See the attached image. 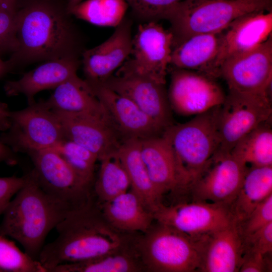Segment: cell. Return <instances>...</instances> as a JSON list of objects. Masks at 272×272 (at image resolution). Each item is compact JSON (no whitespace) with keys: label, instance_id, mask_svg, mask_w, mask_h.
Here are the masks:
<instances>
[{"label":"cell","instance_id":"36","mask_svg":"<svg viewBox=\"0 0 272 272\" xmlns=\"http://www.w3.org/2000/svg\"><path fill=\"white\" fill-rule=\"evenodd\" d=\"M16 11L0 5V54L8 52L13 53L17 49Z\"/></svg>","mask_w":272,"mask_h":272},{"label":"cell","instance_id":"31","mask_svg":"<svg viewBox=\"0 0 272 272\" xmlns=\"http://www.w3.org/2000/svg\"><path fill=\"white\" fill-rule=\"evenodd\" d=\"M128 7L124 0H86L74 7L70 14L96 26L115 27Z\"/></svg>","mask_w":272,"mask_h":272},{"label":"cell","instance_id":"34","mask_svg":"<svg viewBox=\"0 0 272 272\" xmlns=\"http://www.w3.org/2000/svg\"><path fill=\"white\" fill-rule=\"evenodd\" d=\"M134 15L145 22L164 19L166 12L183 0H124Z\"/></svg>","mask_w":272,"mask_h":272},{"label":"cell","instance_id":"9","mask_svg":"<svg viewBox=\"0 0 272 272\" xmlns=\"http://www.w3.org/2000/svg\"><path fill=\"white\" fill-rule=\"evenodd\" d=\"M33 164L32 170L41 188L72 210L92 198V186L84 181L56 152L48 149L27 153Z\"/></svg>","mask_w":272,"mask_h":272},{"label":"cell","instance_id":"20","mask_svg":"<svg viewBox=\"0 0 272 272\" xmlns=\"http://www.w3.org/2000/svg\"><path fill=\"white\" fill-rule=\"evenodd\" d=\"M198 240L201 256L199 271H239L244 246L236 223Z\"/></svg>","mask_w":272,"mask_h":272},{"label":"cell","instance_id":"37","mask_svg":"<svg viewBox=\"0 0 272 272\" xmlns=\"http://www.w3.org/2000/svg\"><path fill=\"white\" fill-rule=\"evenodd\" d=\"M244 251L265 255L272 251V222L243 238Z\"/></svg>","mask_w":272,"mask_h":272},{"label":"cell","instance_id":"4","mask_svg":"<svg viewBox=\"0 0 272 272\" xmlns=\"http://www.w3.org/2000/svg\"><path fill=\"white\" fill-rule=\"evenodd\" d=\"M261 11H271V0H183L164 19L171 25L173 49L193 35L221 32L239 17Z\"/></svg>","mask_w":272,"mask_h":272},{"label":"cell","instance_id":"44","mask_svg":"<svg viewBox=\"0 0 272 272\" xmlns=\"http://www.w3.org/2000/svg\"><path fill=\"white\" fill-rule=\"evenodd\" d=\"M83 0H68L66 10L70 14V11L76 5L82 2Z\"/></svg>","mask_w":272,"mask_h":272},{"label":"cell","instance_id":"10","mask_svg":"<svg viewBox=\"0 0 272 272\" xmlns=\"http://www.w3.org/2000/svg\"><path fill=\"white\" fill-rule=\"evenodd\" d=\"M173 36L155 21L139 25L132 38L131 53L117 70L145 77L166 84Z\"/></svg>","mask_w":272,"mask_h":272},{"label":"cell","instance_id":"11","mask_svg":"<svg viewBox=\"0 0 272 272\" xmlns=\"http://www.w3.org/2000/svg\"><path fill=\"white\" fill-rule=\"evenodd\" d=\"M154 221L197 239L236 223L229 205L192 200L170 206L160 203L152 212Z\"/></svg>","mask_w":272,"mask_h":272},{"label":"cell","instance_id":"33","mask_svg":"<svg viewBox=\"0 0 272 272\" xmlns=\"http://www.w3.org/2000/svg\"><path fill=\"white\" fill-rule=\"evenodd\" d=\"M47 272L40 262L0 234V272Z\"/></svg>","mask_w":272,"mask_h":272},{"label":"cell","instance_id":"22","mask_svg":"<svg viewBox=\"0 0 272 272\" xmlns=\"http://www.w3.org/2000/svg\"><path fill=\"white\" fill-rule=\"evenodd\" d=\"M80 61L78 57H67L46 61L25 73L19 79L9 81L4 86L9 96L24 95L28 104L34 102L39 92L54 89L61 84L78 77Z\"/></svg>","mask_w":272,"mask_h":272},{"label":"cell","instance_id":"17","mask_svg":"<svg viewBox=\"0 0 272 272\" xmlns=\"http://www.w3.org/2000/svg\"><path fill=\"white\" fill-rule=\"evenodd\" d=\"M272 11H257L239 17L223 31L221 44L213 64L215 79L227 59L250 51L271 36Z\"/></svg>","mask_w":272,"mask_h":272},{"label":"cell","instance_id":"5","mask_svg":"<svg viewBox=\"0 0 272 272\" xmlns=\"http://www.w3.org/2000/svg\"><path fill=\"white\" fill-rule=\"evenodd\" d=\"M219 106L196 115L185 123L173 124L163 133L170 144L182 180L189 191L219 149L217 128Z\"/></svg>","mask_w":272,"mask_h":272},{"label":"cell","instance_id":"27","mask_svg":"<svg viewBox=\"0 0 272 272\" xmlns=\"http://www.w3.org/2000/svg\"><path fill=\"white\" fill-rule=\"evenodd\" d=\"M272 194V166L248 168L240 189L231 206L236 223L245 220L253 210Z\"/></svg>","mask_w":272,"mask_h":272},{"label":"cell","instance_id":"42","mask_svg":"<svg viewBox=\"0 0 272 272\" xmlns=\"http://www.w3.org/2000/svg\"><path fill=\"white\" fill-rule=\"evenodd\" d=\"M0 5L11 11H16L17 0H0Z\"/></svg>","mask_w":272,"mask_h":272},{"label":"cell","instance_id":"13","mask_svg":"<svg viewBox=\"0 0 272 272\" xmlns=\"http://www.w3.org/2000/svg\"><path fill=\"white\" fill-rule=\"evenodd\" d=\"M202 73L172 67L168 97L172 110L196 115L221 105L226 95L220 85Z\"/></svg>","mask_w":272,"mask_h":272},{"label":"cell","instance_id":"32","mask_svg":"<svg viewBox=\"0 0 272 272\" xmlns=\"http://www.w3.org/2000/svg\"><path fill=\"white\" fill-rule=\"evenodd\" d=\"M58 154L86 183L93 186L97 156L84 147L64 139L50 148Z\"/></svg>","mask_w":272,"mask_h":272},{"label":"cell","instance_id":"23","mask_svg":"<svg viewBox=\"0 0 272 272\" xmlns=\"http://www.w3.org/2000/svg\"><path fill=\"white\" fill-rule=\"evenodd\" d=\"M222 33L190 37L172 49L170 65L196 71L215 79L213 64L219 50Z\"/></svg>","mask_w":272,"mask_h":272},{"label":"cell","instance_id":"6","mask_svg":"<svg viewBox=\"0 0 272 272\" xmlns=\"http://www.w3.org/2000/svg\"><path fill=\"white\" fill-rule=\"evenodd\" d=\"M135 244L144 270L199 271L201 256L198 240L170 226L153 223L135 238Z\"/></svg>","mask_w":272,"mask_h":272},{"label":"cell","instance_id":"30","mask_svg":"<svg viewBox=\"0 0 272 272\" xmlns=\"http://www.w3.org/2000/svg\"><path fill=\"white\" fill-rule=\"evenodd\" d=\"M93 192L97 204H101L128 190L130 182L127 173L116 152L101 158Z\"/></svg>","mask_w":272,"mask_h":272},{"label":"cell","instance_id":"21","mask_svg":"<svg viewBox=\"0 0 272 272\" xmlns=\"http://www.w3.org/2000/svg\"><path fill=\"white\" fill-rule=\"evenodd\" d=\"M143 161L158 193L189 192L181 178L170 144L162 135L140 140Z\"/></svg>","mask_w":272,"mask_h":272},{"label":"cell","instance_id":"25","mask_svg":"<svg viewBox=\"0 0 272 272\" xmlns=\"http://www.w3.org/2000/svg\"><path fill=\"white\" fill-rule=\"evenodd\" d=\"M55 112L106 116L104 110L92 88L79 76L67 80L55 89L45 101Z\"/></svg>","mask_w":272,"mask_h":272},{"label":"cell","instance_id":"15","mask_svg":"<svg viewBox=\"0 0 272 272\" xmlns=\"http://www.w3.org/2000/svg\"><path fill=\"white\" fill-rule=\"evenodd\" d=\"M99 84L129 99L164 131L174 124L166 84L119 70Z\"/></svg>","mask_w":272,"mask_h":272},{"label":"cell","instance_id":"1","mask_svg":"<svg viewBox=\"0 0 272 272\" xmlns=\"http://www.w3.org/2000/svg\"><path fill=\"white\" fill-rule=\"evenodd\" d=\"M55 229L57 237L43 246L38 258L47 272L113 252L132 240L107 221L93 198L70 211Z\"/></svg>","mask_w":272,"mask_h":272},{"label":"cell","instance_id":"41","mask_svg":"<svg viewBox=\"0 0 272 272\" xmlns=\"http://www.w3.org/2000/svg\"><path fill=\"white\" fill-rule=\"evenodd\" d=\"M11 111L5 104L0 102V130L5 132L10 126Z\"/></svg>","mask_w":272,"mask_h":272},{"label":"cell","instance_id":"2","mask_svg":"<svg viewBox=\"0 0 272 272\" xmlns=\"http://www.w3.org/2000/svg\"><path fill=\"white\" fill-rule=\"evenodd\" d=\"M69 14L45 0L16 9L17 47L7 60L11 70L32 62L78 57L79 37Z\"/></svg>","mask_w":272,"mask_h":272},{"label":"cell","instance_id":"12","mask_svg":"<svg viewBox=\"0 0 272 272\" xmlns=\"http://www.w3.org/2000/svg\"><path fill=\"white\" fill-rule=\"evenodd\" d=\"M231 152L218 149L191 187L192 200L224 203L231 207L247 169Z\"/></svg>","mask_w":272,"mask_h":272},{"label":"cell","instance_id":"8","mask_svg":"<svg viewBox=\"0 0 272 272\" xmlns=\"http://www.w3.org/2000/svg\"><path fill=\"white\" fill-rule=\"evenodd\" d=\"M271 113L269 93L252 94L229 90L217 114L219 149L230 152L242 137L270 119Z\"/></svg>","mask_w":272,"mask_h":272},{"label":"cell","instance_id":"39","mask_svg":"<svg viewBox=\"0 0 272 272\" xmlns=\"http://www.w3.org/2000/svg\"><path fill=\"white\" fill-rule=\"evenodd\" d=\"M268 253L263 255L258 253L245 251L244 252L240 272H265L271 270Z\"/></svg>","mask_w":272,"mask_h":272},{"label":"cell","instance_id":"35","mask_svg":"<svg viewBox=\"0 0 272 272\" xmlns=\"http://www.w3.org/2000/svg\"><path fill=\"white\" fill-rule=\"evenodd\" d=\"M272 222V194L260 203L244 221L237 223L243 238Z\"/></svg>","mask_w":272,"mask_h":272},{"label":"cell","instance_id":"26","mask_svg":"<svg viewBox=\"0 0 272 272\" xmlns=\"http://www.w3.org/2000/svg\"><path fill=\"white\" fill-rule=\"evenodd\" d=\"M116 153L127 173L130 188L152 213L161 203L162 197L153 184L143 161L140 151V140L122 141Z\"/></svg>","mask_w":272,"mask_h":272},{"label":"cell","instance_id":"40","mask_svg":"<svg viewBox=\"0 0 272 272\" xmlns=\"http://www.w3.org/2000/svg\"><path fill=\"white\" fill-rule=\"evenodd\" d=\"M16 153L12 148L0 140V164L5 163L10 166L17 164L18 158Z\"/></svg>","mask_w":272,"mask_h":272},{"label":"cell","instance_id":"18","mask_svg":"<svg viewBox=\"0 0 272 272\" xmlns=\"http://www.w3.org/2000/svg\"><path fill=\"white\" fill-rule=\"evenodd\" d=\"M131 26L130 20L124 18L108 39L82 52V62L87 83H103L128 58L132 46Z\"/></svg>","mask_w":272,"mask_h":272},{"label":"cell","instance_id":"24","mask_svg":"<svg viewBox=\"0 0 272 272\" xmlns=\"http://www.w3.org/2000/svg\"><path fill=\"white\" fill-rule=\"evenodd\" d=\"M97 205L107 221L123 233H145L154 221L152 212L131 190Z\"/></svg>","mask_w":272,"mask_h":272},{"label":"cell","instance_id":"14","mask_svg":"<svg viewBox=\"0 0 272 272\" xmlns=\"http://www.w3.org/2000/svg\"><path fill=\"white\" fill-rule=\"evenodd\" d=\"M219 71L230 90L269 93L272 82L271 36L254 49L227 59L221 65Z\"/></svg>","mask_w":272,"mask_h":272},{"label":"cell","instance_id":"16","mask_svg":"<svg viewBox=\"0 0 272 272\" xmlns=\"http://www.w3.org/2000/svg\"><path fill=\"white\" fill-rule=\"evenodd\" d=\"M87 83L122 141L130 139L141 140L163 133L164 130L128 98L102 84Z\"/></svg>","mask_w":272,"mask_h":272},{"label":"cell","instance_id":"3","mask_svg":"<svg viewBox=\"0 0 272 272\" xmlns=\"http://www.w3.org/2000/svg\"><path fill=\"white\" fill-rule=\"evenodd\" d=\"M71 210L41 188L31 170L3 215L0 234L17 241L38 260L48 234Z\"/></svg>","mask_w":272,"mask_h":272},{"label":"cell","instance_id":"19","mask_svg":"<svg viewBox=\"0 0 272 272\" xmlns=\"http://www.w3.org/2000/svg\"><path fill=\"white\" fill-rule=\"evenodd\" d=\"M54 112L65 138L87 149L98 160L116 152L122 141L106 116Z\"/></svg>","mask_w":272,"mask_h":272},{"label":"cell","instance_id":"38","mask_svg":"<svg viewBox=\"0 0 272 272\" xmlns=\"http://www.w3.org/2000/svg\"><path fill=\"white\" fill-rule=\"evenodd\" d=\"M26 180L27 174L21 177L13 175L0 177V216Z\"/></svg>","mask_w":272,"mask_h":272},{"label":"cell","instance_id":"43","mask_svg":"<svg viewBox=\"0 0 272 272\" xmlns=\"http://www.w3.org/2000/svg\"><path fill=\"white\" fill-rule=\"evenodd\" d=\"M11 70L7 60L4 61L0 57V78Z\"/></svg>","mask_w":272,"mask_h":272},{"label":"cell","instance_id":"7","mask_svg":"<svg viewBox=\"0 0 272 272\" xmlns=\"http://www.w3.org/2000/svg\"><path fill=\"white\" fill-rule=\"evenodd\" d=\"M11 124L0 140L16 153L50 149L65 138L56 114L45 101L11 111Z\"/></svg>","mask_w":272,"mask_h":272},{"label":"cell","instance_id":"29","mask_svg":"<svg viewBox=\"0 0 272 272\" xmlns=\"http://www.w3.org/2000/svg\"><path fill=\"white\" fill-rule=\"evenodd\" d=\"M271 118L242 137L230 151L247 168L272 166Z\"/></svg>","mask_w":272,"mask_h":272},{"label":"cell","instance_id":"28","mask_svg":"<svg viewBox=\"0 0 272 272\" xmlns=\"http://www.w3.org/2000/svg\"><path fill=\"white\" fill-rule=\"evenodd\" d=\"M144 268L133 239L113 252L90 260L61 264L50 272H137Z\"/></svg>","mask_w":272,"mask_h":272}]
</instances>
